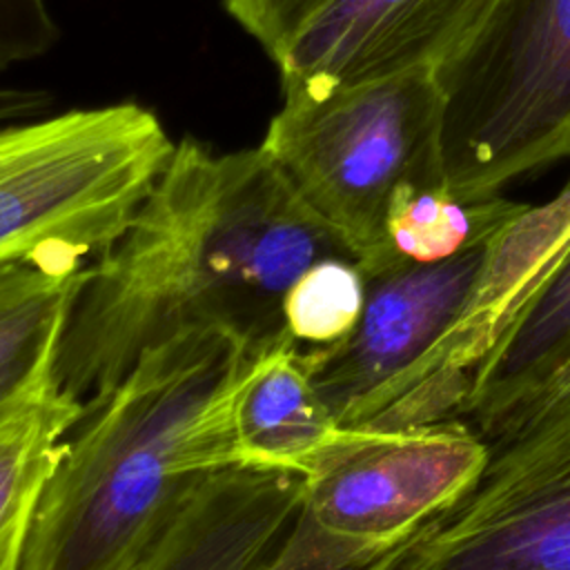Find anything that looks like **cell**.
Masks as SVG:
<instances>
[{"label":"cell","instance_id":"obj_1","mask_svg":"<svg viewBox=\"0 0 570 570\" xmlns=\"http://www.w3.org/2000/svg\"><path fill=\"white\" fill-rule=\"evenodd\" d=\"M330 256L356 261L261 145L214 151L183 136L125 232L89 263L53 385L85 403L196 327H227L265 347L296 343L285 294Z\"/></svg>","mask_w":570,"mask_h":570},{"label":"cell","instance_id":"obj_2","mask_svg":"<svg viewBox=\"0 0 570 570\" xmlns=\"http://www.w3.org/2000/svg\"><path fill=\"white\" fill-rule=\"evenodd\" d=\"M272 347L196 327L85 401L45 485L22 570H134L196 483L240 463L238 399Z\"/></svg>","mask_w":570,"mask_h":570},{"label":"cell","instance_id":"obj_3","mask_svg":"<svg viewBox=\"0 0 570 570\" xmlns=\"http://www.w3.org/2000/svg\"><path fill=\"white\" fill-rule=\"evenodd\" d=\"M261 147L363 272L383 261L394 196L407 185H448L432 69L285 94Z\"/></svg>","mask_w":570,"mask_h":570},{"label":"cell","instance_id":"obj_4","mask_svg":"<svg viewBox=\"0 0 570 570\" xmlns=\"http://www.w3.org/2000/svg\"><path fill=\"white\" fill-rule=\"evenodd\" d=\"M434 76L454 196H501L570 158V0H492Z\"/></svg>","mask_w":570,"mask_h":570},{"label":"cell","instance_id":"obj_5","mask_svg":"<svg viewBox=\"0 0 570 570\" xmlns=\"http://www.w3.org/2000/svg\"><path fill=\"white\" fill-rule=\"evenodd\" d=\"M174 151L136 102L0 127V265L94 263L125 232Z\"/></svg>","mask_w":570,"mask_h":570},{"label":"cell","instance_id":"obj_6","mask_svg":"<svg viewBox=\"0 0 570 570\" xmlns=\"http://www.w3.org/2000/svg\"><path fill=\"white\" fill-rule=\"evenodd\" d=\"M488 445L472 488L390 570H570V396Z\"/></svg>","mask_w":570,"mask_h":570},{"label":"cell","instance_id":"obj_7","mask_svg":"<svg viewBox=\"0 0 570 570\" xmlns=\"http://www.w3.org/2000/svg\"><path fill=\"white\" fill-rule=\"evenodd\" d=\"M488 454V441L463 419L341 428L305 470L307 503L332 534L392 548L456 503Z\"/></svg>","mask_w":570,"mask_h":570},{"label":"cell","instance_id":"obj_8","mask_svg":"<svg viewBox=\"0 0 570 570\" xmlns=\"http://www.w3.org/2000/svg\"><path fill=\"white\" fill-rule=\"evenodd\" d=\"M405 541L336 537L309 510L305 472L234 463L196 483L134 570H379Z\"/></svg>","mask_w":570,"mask_h":570},{"label":"cell","instance_id":"obj_9","mask_svg":"<svg viewBox=\"0 0 570 570\" xmlns=\"http://www.w3.org/2000/svg\"><path fill=\"white\" fill-rule=\"evenodd\" d=\"M488 240L439 263H390L365 274L354 330L303 347L307 374L338 428H361L385 394L454 327L479 278Z\"/></svg>","mask_w":570,"mask_h":570},{"label":"cell","instance_id":"obj_10","mask_svg":"<svg viewBox=\"0 0 570 570\" xmlns=\"http://www.w3.org/2000/svg\"><path fill=\"white\" fill-rule=\"evenodd\" d=\"M492 0H327L276 53L281 91L436 69Z\"/></svg>","mask_w":570,"mask_h":570},{"label":"cell","instance_id":"obj_11","mask_svg":"<svg viewBox=\"0 0 570 570\" xmlns=\"http://www.w3.org/2000/svg\"><path fill=\"white\" fill-rule=\"evenodd\" d=\"M87 267L71 258L0 265V425L56 390L58 345Z\"/></svg>","mask_w":570,"mask_h":570},{"label":"cell","instance_id":"obj_12","mask_svg":"<svg viewBox=\"0 0 570 570\" xmlns=\"http://www.w3.org/2000/svg\"><path fill=\"white\" fill-rule=\"evenodd\" d=\"M338 430L307 374L301 345L283 343L272 347L238 399L236 439L240 463L305 472Z\"/></svg>","mask_w":570,"mask_h":570},{"label":"cell","instance_id":"obj_13","mask_svg":"<svg viewBox=\"0 0 570 570\" xmlns=\"http://www.w3.org/2000/svg\"><path fill=\"white\" fill-rule=\"evenodd\" d=\"M570 341V249L476 365L461 419L488 439L530 381Z\"/></svg>","mask_w":570,"mask_h":570},{"label":"cell","instance_id":"obj_14","mask_svg":"<svg viewBox=\"0 0 570 570\" xmlns=\"http://www.w3.org/2000/svg\"><path fill=\"white\" fill-rule=\"evenodd\" d=\"M82 403L53 390L0 425V570H22L33 519Z\"/></svg>","mask_w":570,"mask_h":570},{"label":"cell","instance_id":"obj_15","mask_svg":"<svg viewBox=\"0 0 570 570\" xmlns=\"http://www.w3.org/2000/svg\"><path fill=\"white\" fill-rule=\"evenodd\" d=\"M523 207V203L505 196L463 200L448 185H407L394 196L387 212L385 252L374 269L390 263H439L452 258L490 240Z\"/></svg>","mask_w":570,"mask_h":570},{"label":"cell","instance_id":"obj_16","mask_svg":"<svg viewBox=\"0 0 570 570\" xmlns=\"http://www.w3.org/2000/svg\"><path fill=\"white\" fill-rule=\"evenodd\" d=\"M365 305V274L352 258L330 256L307 267L285 294L289 336L303 347L332 345L347 336Z\"/></svg>","mask_w":570,"mask_h":570},{"label":"cell","instance_id":"obj_17","mask_svg":"<svg viewBox=\"0 0 570 570\" xmlns=\"http://www.w3.org/2000/svg\"><path fill=\"white\" fill-rule=\"evenodd\" d=\"M56 40L47 0H0V69L45 56Z\"/></svg>","mask_w":570,"mask_h":570},{"label":"cell","instance_id":"obj_18","mask_svg":"<svg viewBox=\"0 0 570 570\" xmlns=\"http://www.w3.org/2000/svg\"><path fill=\"white\" fill-rule=\"evenodd\" d=\"M327 0H223L225 11L274 60L296 29Z\"/></svg>","mask_w":570,"mask_h":570},{"label":"cell","instance_id":"obj_19","mask_svg":"<svg viewBox=\"0 0 570 570\" xmlns=\"http://www.w3.org/2000/svg\"><path fill=\"white\" fill-rule=\"evenodd\" d=\"M570 396V341L554 354V358L530 381V385L519 394L512 407L503 414L499 425L488 436V443L501 439L503 434L521 428L523 423L537 419L561 399Z\"/></svg>","mask_w":570,"mask_h":570},{"label":"cell","instance_id":"obj_20","mask_svg":"<svg viewBox=\"0 0 570 570\" xmlns=\"http://www.w3.org/2000/svg\"><path fill=\"white\" fill-rule=\"evenodd\" d=\"M49 102L47 94L31 91V89H13L0 87V122H16L27 120L47 109Z\"/></svg>","mask_w":570,"mask_h":570},{"label":"cell","instance_id":"obj_21","mask_svg":"<svg viewBox=\"0 0 570 570\" xmlns=\"http://www.w3.org/2000/svg\"><path fill=\"white\" fill-rule=\"evenodd\" d=\"M403 548H405V546H403ZM403 548H401V550H399V552H396V554H394V557H392V559H390V561H387V563H383V566H381V568H379V570H390V568H392V566H394V561H396V559H399V554H401V552H403Z\"/></svg>","mask_w":570,"mask_h":570},{"label":"cell","instance_id":"obj_22","mask_svg":"<svg viewBox=\"0 0 570 570\" xmlns=\"http://www.w3.org/2000/svg\"><path fill=\"white\" fill-rule=\"evenodd\" d=\"M563 187H566V189H570V178L566 180V185H563Z\"/></svg>","mask_w":570,"mask_h":570}]
</instances>
